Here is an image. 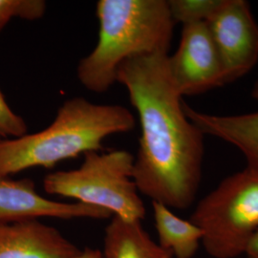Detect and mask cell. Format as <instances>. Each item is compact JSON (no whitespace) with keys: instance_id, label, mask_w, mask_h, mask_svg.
Masks as SVG:
<instances>
[{"instance_id":"cell-1","label":"cell","mask_w":258,"mask_h":258,"mask_svg":"<svg viewBox=\"0 0 258 258\" xmlns=\"http://www.w3.org/2000/svg\"><path fill=\"white\" fill-rule=\"evenodd\" d=\"M168 55L129 57L118 67L116 82L126 88L141 123L133 166L139 192L169 209L185 210L195 201L201 183L205 135L184 113Z\"/></svg>"},{"instance_id":"cell-2","label":"cell","mask_w":258,"mask_h":258,"mask_svg":"<svg viewBox=\"0 0 258 258\" xmlns=\"http://www.w3.org/2000/svg\"><path fill=\"white\" fill-rule=\"evenodd\" d=\"M135 124L133 114L122 105L71 98L46 128L0 142V178L33 167L51 168L81 154L101 151L105 139L129 132Z\"/></svg>"},{"instance_id":"cell-3","label":"cell","mask_w":258,"mask_h":258,"mask_svg":"<svg viewBox=\"0 0 258 258\" xmlns=\"http://www.w3.org/2000/svg\"><path fill=\"white\" fill-rule=\"evenodd\" d=\"M99 40L82 58L77 76L94 93L106 92L122 61L135 55L167 53L175 23L166 0H100Z\"/></svg>"},{"instance_id":"cell-4","label":"cell","mask_w":258,"mask_h":258,"mask_svg":"<svg viewBox=\"0 0 258 258\" xmlns=\"http://www.w3.org/2000/svg\"><path fill=\"white\" fill-rule=\"evenodd\" d=\"M83 156L79 168L47 174L44 191L102 208L127 221L142 222L146 207L133 180L135 157L122 149L91 151Z\"/></svg>"},{"instance_id":"cell-5","label":"cell","mask_w":258,"mask_h":258,"mask_svg":"<svg viewBox=\"0 0 258 258\" xmlns=\"http://www.w3.org/2000/svg\"><path fill=\"white\" fill-rule=\"evenodd\" d=\"M189 221L202 231V245L213 258L245 254L258 232V170L225 178L197 204Z\"/></svg>"},{"instance_id":"cell-6","label":"cell","mask_w":258,"mask_h":258,"mask_svg":"<svg viewBox=\"0 0 258 258\" xmlns=\"http://www.w3.org/2000/svg\"><path fill=\"white\" fill-rule=\"evenodd\" d=\"M207 24L221 59L226 84L248 74L258 61V24L249 2L224 0Z\"/></svg>"},{"instance_id":"cell-7","label":"cell","mask_w":258,"mask_h":258,"mask_svg":"<svg viewBox=\"0 0 258 258\" xmlns=\"http://www.w3.org/2000/svg\"><path fill=\"white\" fill-rule=\"evenodd\" d=\"M168 68L182 97L226 84L221 59L207 22L183 26L179 46L173 55H168Z\"/></svg>"},{"instance_id":"cell-8","label":"cell","mask_w":258,"mask_h":258,"mask_svg":"<svg viewBox=\"0 0 258 258\" xmlns=\"http://www.w3.org/2000/svg\"><path fill=\"white\" fill-rule=\"evenodd\" d=\"M106 210L79 203H61L38 194L32 179L0 178V224L51 217L63 220L76 218L109 219Z\"/></svg>"},{"instance_id":"cell-9","label":"cell","mask_w":258,"mask_h":258,"mask_svg":"<svg viewBox=\"0 0 258 258\" xmlns=\"http://www.w3.org/2000/svg\"><path fill=\"white\" fill-rule=\"evenodd\" d=\"M82 250L38 219L0 224V258H78Z\"/></svg>"},{"instance_id":"cell-10","label":"cell","mask_w":258,"mask_h":258,"mask_svg":"<svg viewBox=\"0 0 258 258\" xmlns=\"http://www.w3.org/2000/svg\"><path fill=\"white\" fill-rule=\"evenodd\" d=\"M183 107L204 135L231 144L245 156L248 167L258 170V111L224 116L196 110L184 102Z\"/></svg>"},{"instance_id":"cell-11","label":"cell","mask_w":258,"mask_h":258,"mask_svg":"<svg viewBox=\"0 0 258 258\" xmlns=\"http://www.w3.org/2000/svg\"><path fill=\"white\" fill-rule=\"evenodd\" d=\"M104 258H173L150 237L141 221L112 216L104 231Z\"/></svg>"},{"instance_id":"cell-12","label":"cell","mask_w":258,"mask_h":258,"mask_svg":"<svg viewBox=\"0 0 258 258\" xmlns=\"http://www.w3.org/2000/svg\"><path fill=\"white\" fill-rule=\"evenodd\" d=\"M158 244L175 258H194L202 244V231L163 204L152 202Z\"/></svg>"},{"instance_id":"cell-13","label":"cell","mask_w":258,"mask_h":258,"mask_svg":"<svg viewBox=\"0 0 258 258\" xmlns=\"http://www.w3.org/2000/svg\"><path fill=\"white\" fill-rule=\"evenodd\" d=\"M174 23L184 25L207 22L219 10L224 0H168Z\"/></svg>"},{"instance_id":"cell-14","label":"cell","mask_w":258,"mask_h":258,"mask_svg":"<svg viewBox=\"0 0 258 258\" xmlns=\"http://www.w3.org/2000/svg\"><path fill=\"white\" fill-rule=\"evenodd\" d=\"M44 0H0V32L13 19L35 21L46 12Z\"/></svg>"},{"instance_id":"cell-15","label":"cell","mask_w":258,"mask_h":258,"mask_svg":"<svg viewBox=\"0 0 258 258\" xmlns=\"http://www.w3.org/2000/svg\"><path fill=\"white\" fill-rule=\"evenodd\" d=\"M28 133L25 120L10 107L0 90V142L19 138Z\"/></svg>"},{"instance_id":"cell-16","label":"cell","mask_w":258,"mask_h":258,"mask_svg":"<svg viewBox=\"0 0 258 258\" xmlns=\"http://www.w3.org/2000/svg\"><path fill=\"white\" fill-rule=\"evenodd\" d=\"M245 255L247 258H258V232L253 237V239L250 241L249 247L245 252Z\"/></svg>"},{"instance_id":"cell-17","label":"cell","mask_w":258,"mask_h":258,"mask_svg":"<svg viewBox=\"0 0 258 258\" xmlns=\"http://www.w3.org/2000/svg\"><path fill=\"white\" fill-rule=\"evenodd\" d=\"M78 258H104L102 255V250L100 249H91V248H85L82 250L81 254Z\"/></svg>"},{"instance_id":"cell-18","label":"cell","mask_w":258,"mask_h":258,"mask_svg":"<svg viewBox=\"0 0 258 258\" xmlns=\"http://www.w3.org/2000/svg\"><path fill=\"white\" fill-rule=\"evenodd\" d=\"M250 95H251V98H252V99H254L255 101H257L258 102V79L257 81L254 83L253 87H252V90H251Z\"/></svg>"}]
</instances>
